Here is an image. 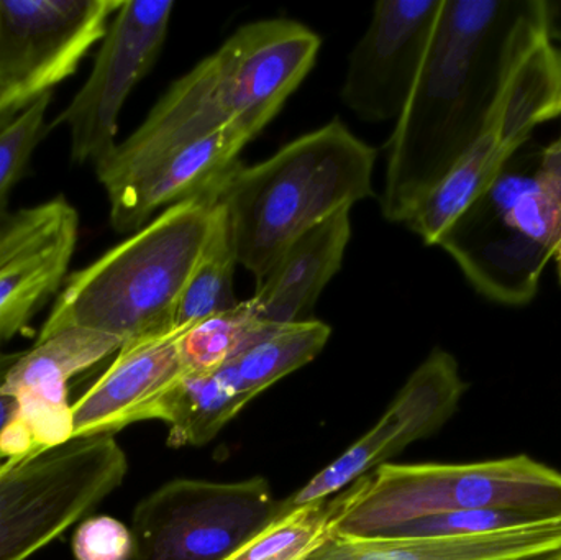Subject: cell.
<instances>
[{
	"instance_id": "cell-20",
	"label": "cell",
	"mask_w": 561,
	"mask_h": 560,
	"mask_svg": "<svg viewBox=\"0 0 561 560\" xmlns=\"http://www.w3.org/2000/svg\"><path fill=\"white\" fill-rule=\"evenodd\" d=\"M250 403L226 367L184 374L161 400L154 420L168 426L171 447L210 443Z\"/></svg>"
},
{
	"instance_id": "cell-31",
	"label": "cell",
	"mask_w": 561,
	"mask_h": 560,
	"mask_svg": "<svg viewBox=\"0 0 561 560\" xmlns=\"http://www.w3.org/2000/svg\"><path fill=\"white\" fill-rule=\"evenodd\" d=\"M2 464H5V462H2V459H0V467H2Z\"/></svg>"
},
{
	"instance_id": "cell-7",
	"label": "cell",
	"mask_w": 561,
	"mask_h": 560,
	"mask_svg": "<svg viewBox=\"0 0 561 560\" xmlns=\"http://www.w3.org/2000/svg\"><path fill=\"white\" fill-rule=\"evenodd\" d=\"M128 460L112 434L0 467V560H30L84 522L124 483Z\"/></svg>"
},
{
	"instance_id": "cell-26",
	"label": "cell",
	"mask_w": 561,
	"mask_h": 560,
	"mask_svg": "<svg viewBox=\"0 0 561 560\" xmlns=\"http://www.w3.org/2000/svg\"><path fill=\"white\" fill-rule=\"evenodd\" d=\"M550 519V518H547ZM543 522V518L510 512V510H467L444 513L396 526L378 538L428 539L457 538V536L483 535L501 529L519 528Z\"/></svg>"
},
{
	"instance_id": "cell-14",
	"label": "cell",
	"mask_w": 561,
	"mask_h": 560,
	"mask_svg": "<svg viewBox=\"0 0 561 560\" xmlns=\"http://www.w3.org/2000/svg\"><path fill=\"white\" fill-rule=\"evenodd\" d=\"M444 0H381L352 55L342 99L362 121H398L421 75Z\"/></svg>"
},
{
	"instance_id": "cell-30",
	"label": "cell",
	"mask_w": 561,
	"mask_h": 560,
	"mask_svg": "<svg viewBox=\"0 0 561 560\" xmlns=\"http://www.w3.org/2000/svg\"><path fill=\"white\" fill-rule=\"evenodd\" d=\"M540 9L543 33L561 52V0H540Z\"/></svg>"
},
{
	"instance_id": "cell-11",
	"label": "cell",
	"mask_w": 561,
	"mask_h": 560,
	"mask_svg": "<svg viewBox=\"0 0 561 560\" xmlns=\"http://www.w3.org/2000/svg\"><path fill=\"white\" fill-rule=\"evenodd\" d=\"M124 342L82 328L55 332L23 351L3 381L2 393L16 403L15 416L0 436L3 462L61 446L75 437L69 381L117 354Z\"/></svg>"
},
{
	"instance_id": "cell-16",
	"label": "cell",
	"mask_w": 561,
	"mask_h": 560,
	"mask_svg": "<svg viewBox=\"0 0 561 560\" xmlns=\"http://www.w3.org/2000/svg\"><path fill=\"white\" fill-rule=\"evenodd\" d=\"M183 331L122 345L107 370L72 403L75 437L115 434L154 420L161 400L186 374L178 348Z\"/></svg>"
},
{
	"instance_id": "cell-32",
	"label": "cell",
	"mask_w": 561,
	"mask_h": 560,
	"mask_svg": "<svg viewBox=\"0 0 561 560\" xmlns=\"http://www.w3.org/2000/svg\"><path fill=\"white\" fill-rule=\"evenodd\" d=\"M556 560H561V555L559 556V558H557Z\"/></svg>"
},
{
	"instance_id": "cell-5",
	"label": "cell",
	"mask_w": 561,
	"mask_h": 560,
	"mask_svg": "<svg viewBox=\"0 0 561 560\" xmlns=\"http://www.w3.org/2000/svg\"><path fill=\"white\" fill-rule=\"evenodd\" d=\"M556 137H530L437 245L474 292L497 305H530L550 262L561 285V115Z\"/></svg>"
},
{
	"instance_id": "cell-12",
	"label": "cell",
	"mask_w": 561,
	"mask_h": 560,
	"mask_svg": "<svg viewBox=\"0 0 561 560\" xmlns=\"http://www.w3.org/2000/svg\"><path fill=\"white\" fill-rule=\"evenodd\" d=\"M467 390L457 358L444 348H434L408 378L378 423L299 492L280 502L278 516L343 492L412 444L437 433L454 416Z\"/></svg>"
},
{
	"instance_id": "cell-4",
	"label": "cell",
	"mask_w": 561,
	"mask_h": 560,
	"mask_svg": "<svg viewBox=\"0 0 561 560\" xmlns=\"http://www.w3.org/2000/svg\"><path fill=\"white\" fill-rule=\"evenodd\" d=\"M217 216V193L164 209L66 278L38 339L82 328L127 344L174 331L178 301L209 242Z\"/></svg>"
},
{
	"instance_id": "cell-17",
	"label": "cell",
	"mask_w": 561,
	"mask_h": 560,
	"mask_svg": "<svg viewBox=\"0 0 561 560\" xmlns=\"http://www.w3.org/2000/svg\"><path fill=\"white\" fill-rule=\"evenodd\" d=\"M253 138L242 125H230L161 158L107 193L112 227L121 233L137 232L157 210L217 193Z\"/></svg>"
},
{
	"instance_id": "cell-19",
	"label": "cell",
	"mask_w": 561,
	"mask_h": 560,
	"mask_svg": "<svg viewBox=\"0 0 561 560\" xmlns=\"http://www.w3.org/2000/svg\"><path fill=\"white\" fill-rule=\"evenodd\" d=\"M561 516L519 528L457 538H342L330 536L304 560H556Z\"/></svg>"
},
{
	"instance_id": "cell-22",
	"label": "cell",
	"mask_w": 561,
	"mask_h": 560,
	"mask_svg": "<svg viewBox=\"0 0 561 560\" xmlns=\"http://www.w3.org/2000/svg\"><path fill=\"white\" fill-rule=\"evenodd\" d=\"M219 204V203H217ZM239 263L230 239L226 214L219 206L216 226L203 255L197 260L173 318L174 331H186L191 325L232 311L240 305L233 292V275Z\"/></svg>"
},
{
	"instance_id": "cell-28",
	"label": "cell",
	"mask_w": 561,
	"mask_h": 560,
	"mask_svg": "<svg viewBox=\"0 0 561 560\" xmlns=\"http://www.w3.org/2000/svg\"><path fill=\"white\" fill-rule=\"evenodd\" d=\"M22 352H0V436L5 427L9 426L12 418L15 416L16 403L12 397L2 393L3 381L9 375L10 368L19 361ZM2 459V456H0ZM3 462V459H2Z\"/></svg>"
},
{
	"instance_id": "cell-15",
	"label": "cell",
	"mask_w": 561,
	"mask_h": 560,
	"mask_svg": "<svg viewBox=\"0 0 561 560\" xmlns=\"http://www.w3.org/2000/svg\"><path fill=\"white\" fill-rule=\"evenodd\" d=\"M78 236V210L62 196L16 210L3 220L0 348L28 329L43 306L61 292Z\"/></svg>"
},
{
	"instance_id": "cell-9",
	"label": "cell",
	"mask_w": 561,
	"mask_h": 560,
	"mask_svg": "<svg viewBox=\"0 0 561 560\" xmlns=\"http://www.w3.org/2000/svg\"><path fill=\"white\" fill-rule=\"evenodd\" d=\"M262 477L240 482L174 480L138 503L134 560H226L278 518Z\"/></svg>"
},
{
	"instance_id": "cell-23",
	"label": "cell",
	"mask_w": 561,
	"mask_h": 560,
	"mask_svg": "<svg viewBox=\"0 0 561 560\" xmlns=\"http://www.w3.org/2000/svg\"><path fill=\"white\" fill-rule=\"evenodd\" d=\"M284 328V325H283ZM279 329L259 321L243 301L232 311L210 316L181 332L178 339L186 374H210Z\"/></svg>"
},
{
	"instance_id": "cell-10",
	"label": "cell",
	"mask_w": 561,
	"mask_h": 560,
	"mask_svg": "<svg viewBox=\"0 0 561 560\" xmlns=\"http://www.w3.org/2000/svg\"><path fill=\"white\" fill-rule=\"evenodd\" d=\"M173 9L171 0H124L112 16L88 81L48 125L68 128L75 163L98 164L117 147L122 108L160 56Z\"/></svg>"
},
{
	"instance_id": "cell-18",
	"label": "cell",
	"mask_w": 561,
	"mask_h": 560,
	"mask_svg": "<svg viewBox=\"0 0 561 560\" xmlns=\"http://www.w3.org/2000/svg\"><path fill=\"white\" fill-rule=\"evenodd\" d=\"M350 236V209L300 236L259 279L253 298L243 301L245 308L278 328L313 319V306L342 266Z\"/></svg>"
},
{
	"instance_id": "cell-27",
	"label": "cell",
	"mask_w": 561,
	"mask_h": 560,
	"mask_svg": "<svg viewBox=\"0 0 561 560\" xmlns=\"http://www.w3.org/2000/svg\"><path fill=\"white\" fill-rule=\"evenodd\" d=\"M72 555L76 560H131L134 535L112 516H89L76 526Z\"/></svg>"
},
{
	"instance_id": "cell-2",
	"label": "cell",
	"mask_w": 561,
	"mask_h": 560,
	"mask_svg": "<svg viewBox=\"0 0 561 560\" xmlns=\"http://www.w3.org/2000/svg\"><path fill=\"white\" fill-rule=\"evenodd\" d=\"M320 45V36L296 20L240 26L168 89L127 140L94 164L99 183L111 193L167 155L230 125L256 137L309 75Z\"/></svg>"
},
{
	"instance_id": "cell-13",
	"label": "cell",
	"mask_w": 561,
	"mask_h": 560,
	"mask_svg": "<svg viewBox=\"0 0 561 560\" xmlns=\"http://www.w3.org/2000/svg\"><path fill=\"white\" fill-rule=\"evenodd\" d=\"M124 0H0V85L28 98L75 75Z\"/></svg>"
},
{
	"instance_id": "cell-25",
	"label": "cell",
	"mask_w": 561,
	"mask_h": 560,
	"mask_svg": "<svg viewBox=\"0 0 561 560\" xmlns=\"http://www.w3.org/2000/svg\"><path fill=\"white\" fill-rule=\"evenodd\" d=\"M49 102L51 92L39 95L0 132V226L12 214L9 213L10 193L22 180L33 153L48 132L46 111Z\"/></svg>"
},
{
	"instance_id": "cell-8",
	"label": "cell",
	"mask_w": 561,
	"mask_h": 560,
	"mask_svg": "<svg viewBox=\"0 0 561 560\" xmlns=\"http://www.w3.org/2000/svg\"><path fill=\"white\" fill-rule=\"evenodd\" d=\"M560 115L561 52L543 33L517 62L483 132L402 226L437 245L534 132Z\"/></svg>"
},
{
	"instance_id": "cell-6",
	"label": "cell",
	"mask_w": 561,
	"mask_h": 560,
	"mask_svg": "<svg viewBox=\"0 0 561 560\" xmlns=\"http://www.w3.org/2000/svg\"><path fill=\"white\" fill-rule=\"evenodd\" d=\"M467 510L561 516V472L514 456L470 464H385L345 489L333 535L378 538L396 526Z\"/></svg>"
},
{
	"instance_id": "cell-24",
	"label": "cell",
	"mask_w": 561,
	"mask_h": 560,
	"mask_svg": "<svg viewBox=\"0 0 561 560\" xmlns=\"http://www.w3.org/2000/svg\"><path fill=\"white\" fill-rule=\"evenodd\" d=\"M345 490L320 502L307 503L278 516L260 535L226 560H304L333 535Z\"/></svg>"
},
{
	"instance_id": "cell-29",
	"label": "cell",
	"mask_w": 561,
	"mask_h": 560,
	"mask_svg": "<svg viewBox=\"0 0 561 560\" xmlns=\"http://www.w3.org/2000/svg\"><path fill=\"white\" fill-rule=\"evenodd\" d=\"M38 99V98H36ZM35 99L15 91V89L0 85V132L15 121L20 112L25 111Z\"/></svg>"
},
{
	"instance_id": "cell-3",
	"label": "cell",
	"mask_w": 561,
	"mask_h": 560,
	"mask_svg": "<svg viewBox=\"0 0 561 560\" xmlns=\"http://www.w3.org/2000/svg\"><path fill=\"white\" fill-rule=\"evenodd\" d=\"M376 157L335 118L262 163H240L217 191L240 265L259 282L300 236L375 196Z\"/></svg>"
},
{
	"instance_id": "cell-1",
	"label": "cell",
	"mask_w": 561,
	"mask_h": 560,
	"mask_svg": "<svg viewBox=\"0 0 561 560\" xmlns=\"http://www.w3.org/2000/svg\"><path fill=\"white\" fill-rule=\"evenodd\" d=\"M543 35L540 0H444L421 75L388 144L381 210L404 224L490 121Z\"/></svg>"
},
{
	"instance_id": "cell-21",
	"label": "cell",
	"mask_w": 561,
	"mask_h": 560,
	"mask_svg": "<svg viewBox=\"0 0 561 560\" xmlns=\"http://www.w3.org/2000/svg\"><path fill=\"white\" fill-rule=\"evenodd\" d=\"M332 329L319 319L276 329L224 365L250 401L276 381L310 364L329 342Z\"/></svg>"
}]
</instances>
